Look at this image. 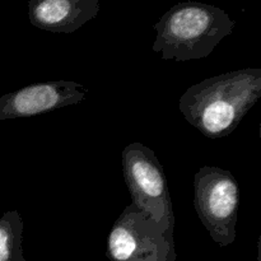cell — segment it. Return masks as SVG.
I'll list each match as a JSON object with an SVG mask.
<instances>
[{
  "label": "cell",
  "instance_id": "cell-8",
  "mask_svg": "<svg viewBox=\"0 0 261 261\" xmlns=\"http://www.w3.org/2000/svg\"><path fill=\"white\" fill-rule=\"evenodd\" d=\"M23 219L17 211L0 217V261H27L22 249Z\"/></svg>",
  "mask_w": 261,
  "mask_h": 261
},
{
  "label": "cell",
  "instance_id": "cell-3",
  "mask_svg": "<svg viewBox=\"0 0 261 261\" xmlns=\"http://www.w3.org/2000/svg\"><path fill=\"white\" fill-rule=\"evenodd\" d=\"M106 256L110 261H175L173 231L129 204L110 229Z\"/></svg>",
  "mask_w": 261,
  "mask_h": 261
},
{
  "label": "cell",
  "instance_id": "cell-6",
  "mask_svg": "<svg viewBox=\"0 0 261 261\" xmlns=\"http://www.w3.org/2000/svg\"><path fill=\"white\" fill-rule=\"evenodd\" d=\"M87 88L78 82L54 81L25 86L0 96V121L47 114L86 99Z\"/></svg>",
  "mask_w": 261,
  "mask_h": 261
},
{
  "label": "cell",
  "instance_id": "cell-2",
  "mask_svg": "<svg viewBox=\"0 0 261 261\" xmlns=\"http://www.w3.org/2000/svg\"><path fill=\"white\" fill-rule=\"evenodd\" d=\"M223 9L199 2L178 3L154 24L157 32L152 50L162 60L190 61L211 55L234 28Z\"/></svg>",
  "mask_w": 261,
  "mask_h": 261
},
{
  "label": "cell",
  "instance_id": "cell-4",
  "mask_svg": "<svg viewBox=\"0 0 261 261\" xmlns=\"http://www.w3.org/2000/svg\"><path fill=\"white\" fill-rule=\"evenodd\" d=\"M194 206L199 219L219 246L236 240L240 186L229 171L204 166L194 177Z\"/></svg>",
  "mask_w": 261,
  "mask_h": 261
},
{
  "label": "cell",
  "instance_id": "cell-5",
  "mask_svg": "<svg viewBox=\"0 0 261 261\" xmlns=\"http://www.w3.org/2000/svg\"><path fill=\"white\" fill-rule=\"evenodd\" d=\"M121 165L133 205L173 231L175 216L168 181L155 153L142 143H132L122 150Z\"/></svg>",
  "mask_w": 261,
  "mask_h": 261
},
{
  "label": "cell",
  "instance_id": "cell-1",
  "mask_svg": "<svg viewBox=\"0 0 261 261\" xmlns=\"http://www.w3.org/2000/svg\"><path fill=\"white\" fill-rule=\"evenodd\" d=\"M261 97V69L227 71L189 87L178 107L186 121L209 139L236 130Z\"/></svg>",
  "mask_w": 261,
  "mask_h": 261
},
{
  "label": "cell",
  "instance_id": "cell-7",
  "mask_svg": "<svg viewBox=\"0 0 261 261\" xmlns=\"http://www.w3.org/2000/svg\"><path fill=\"white\" fill-rule=\"evenodd\" d=\"M98 0H30L31 24L53 33H73L97 17Z\"/></svg>",
  "mask_w": 261,
  "mask_h": 261
}]
</instances>
